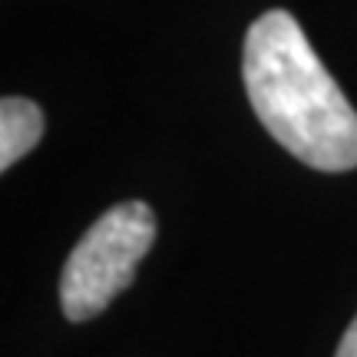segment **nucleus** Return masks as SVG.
Wrapping results in <instances>:
<instances>
[{
    "label": "nucleus",
    "instance_id": "f257e3e1",
    "mask_svg": "<svg viewBox=\"0 0 357 357\" xmlns=\"http://www.w3.org/2000/svg\"><path fill=\"white\" fill-rule=\"evenodd\" d=\"M242 77L261 126L305 166L357 169V109L288 10H268L245 33Z\"/></svg>",
    "mask_w": 357,
    "mask_h": 357
},
{
    "label": "nucleus",
    "instance_id": "f03ea898",
    "mask_svg": "<svg viewBox=\"0 0 357 357\" xmlns=\"http://www.w3.org/2000/svg\"><path fill=\"white\" fill-rule=\"evenodd\" d=\"M153 242L155 215L146 202H119L106 208L86 229L63 265L60 305L66 318H96L116 294L129 288Z\"/></svg>",
    "mask_w": 357,
    "mask_h": 357
},
{
    "label": "nucleus",
    "instance_id": "7ed1b4c3",
    "mask_svg": "<svg viewBox=\"0 0 357 357\" xmlns=\"http://www.w3.org/2000/svg\"><path fill=\"white\" fill-rule=\"evenodd\" d=\"M43 136V113L33 100L3 96L0 102V169L20 162Z\"/></svg>",
    "mask_w": 357,
    "mask_h": 357
},
{
    "label": "nucleus",
    "instance_id": "20e7f679",
    "mask_svg": "<svg viewBox=\"0 0 357 357\" xmlns=\"http://www.w3.org/2000/svg\"><path fill=\"white\" fill-rule=\"evenodd\" d=\"M334 357H357V318L351 321V328L344 331L341 344H337V354Z\"/></svg>",
    "mask_w": 357,
    "mask_h": 357
}]
</instances>
